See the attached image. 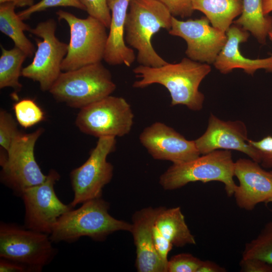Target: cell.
Listing matches in <instances>:
<instances>
[{
	"mask_svg": "<svg viewBox=\"0 0 272 272\" xmlns=\"http://www.w3.org/2000/svg\"><path fill=\"white\" fill-rule=\"evenodd\" d=\"M194 11L203 13L212 25L226 32L239 16L243 7L242 0H192Z\"/></svg>",
	"mask_w": 272,
	"mask_h": 272,
	"instance_id": "21",
	"label": "cell"
},
{
	"mask_svg": "<svg viewBox=\"0 0 272 272\" xmlns=\"http://www.w3.org/2000/svg\"><path fill=\"white\" fill-rule=\"evenodd\" d=\"M210 23L206 16L186 21L172 16L168 33L186 42L185 53L188 58L200 62L214 63L227 37L226 32L211 26Z\"/></svg>",
	"mask_w": 272,
	"mask_h": 272,
	"instance_id": "13",
	"label": "cell"
},
{
	"mask_svg": "<svg viewBox=\"0 0 272 272\" xmlns=\"http://www.w3.org/2000/svg\"><path fill=\"white\" fill-rule=\"evenodd\" d=\"M56 14L58 19L66 22L70 31L67 52L61 64L62 71L101 62L108 38L105 25L90 16L82 19L62 10L58 11Z\"/></svg>",
	"mask_w": 272,
	"mask_h": 272,
	"instance_id": "6",
	"label": "cell"
},
{
	"mask_svg": "<svg viewBox=\"0 0 272 272\" xmlns=\"http://www.w3.org/2000/svg\"><path fill=\"white\" fill-rule=\"evenodd\" d=\"M172 15L158 0H130L125 28V41L138 51L141 65L159 67L168 63L154 49L152 39L162 28L169 30Z\"/></svg>",
	"mask_w": 272,
	"mask_h": 272,
	"instance_id": "3",
	"label": "cell"
},
{
	"mask_svg": "<svg viewBox=\"0 0 272 272\" xmlns=\"http://www.w3.org/2000/svg\"><path fill=\"white\" fill-rule=\"evenodd\" d=\"M211 71L209 64L189 58L159 67L140 64L133 70L140 80L132 86L144 88L154 84H160L169 91L172 106L182 105L191 110L199 111L203 107L205 95L199 91V86Z\"/></svg>",
	"mask_w": 272,
	"mask_h": 272,
	"instance_id": "1",
	"label": "cell"
},
{
	"mask_svg": "<svg viewBox=\"0 0 272 272\" xmlns=\"http://www.w3.org/2000/svg\"><path fill=\"white\" fill-rule=\"evenodd\" d=\"M15 8L12 3L1 4L0 31L9 37L13 41L15 46L23 51L27 57H32L35 48L24 33L25 31L29 32L31 28L16 13Z\"/></svg>",
	"mask_w": 272,
	"mask_h": 272,
	"instance_id": "23",
	"label": "cell"
},
{
	"mask_svg": "<svg viewBox=\"0 0 272 272\" xmlns=\"http://www.w3.org/2000/svg\"><path fill=\"white\" fill-rule=\"evenodd\" d=\"M242 258H257L272 264V221L267 222L257 237L245 244Z\"/></svg>",
	"mask_w": 272,
	"mask_h": 272,
	"instance_id": "25",
	"label": "cell"
},
{
	"mask_svg": "<svg viewBox=\"0 0 272 272\" xmlns=\"http://www.w3.org/2000/svg\"><path fill=\"white\" fill-rule=\"evenodd\" d=\"M226 269L214 262L202 261L197 272H225Z\"/></svg>",
	"mask_w": 272,
	"mask_h": 272,
	"instance_id": "35",
	"label": "cell"
},
{
	"mask_svg": "<svg viewBox=\"0 0 272 272\" xmlns=\"http://www.w3.org/2000/svg\"><path fill=\"white\" fill-rule=\"evenodd\" d=\"M248 142L257 152L259 164L264 168H272V136L267 135L257 141L249 140Z\"/></svg>",
	"mask_w": 272,
	"mask_h": 272,
	"instance_id": "31",
	"label": "cell"
},
{
	"mask_svg": "<svg viewBox=\"0 0 272 272\" xmlns=\"http://www.w3.org/2000/svg\"><path fill=\"white\" fill-rule=\"evenodd\" d=\"M154 243L162 260L167 263L173 247L196 244L180 207H160L153 227Z\"/></svg>",
	"mask_w": 272,
	"mask_h": 272,
	"instance_id": "18",
	"label": "cell"
},
{
	"mask_svg": "<svg viewBox=\"0 0 272 272\" xmlns=\"http://www.w3.org/2000/svg\"><path fill=\"white\" fill-rule=\"evenodd\" d=\"M12 3L16 7H30L34 4V0H0V4Z\"/></svg>",
	"mask_w": 272,
	"mask_h": 272,
	"instance_id": "36",
	"label": "cell"
},
{
	"mask_svg": "<svg viewBox=\"0 0 272 272\" xmlns=\"http://www.w3.org/2000/svg\"><path fill=\"white\" fill-rule=\"evenodd\" d=\"M13 110L18 123L27 128L44 120L43 111L34 100L23 99L13 105Z\"/></svg>",
	"mask_w": 272,
	"mask_h": 272,
	"instance_id": "26",
	"label": "cell"
},
{
	"mask_svg": "<svg viewBox=\"0 0 272 272\" xmlns=\"http://www.w3.org/2000/svg\"><path fill=\"white\" fill-rule=\"evenodd\" d=\"M240 266L244 272H272V264L257 258H242Z\"/></svg>",
	"mask_w": 272,
	"mask_h": 272,
	"instance_id": "33",
	"label": "cell"
},
{
	"mask_svg": "<svg viewBox=\"0 0 272 272\" xmlns=\"http://www.w3.org/2000/svg\"><path fill=\"white\" fill-rule=\"evenodd\" d=\"M248 140L247 127L243 122L224 121L211 113L206 130L194 142L200 155L218 150H235L259 163L257 152Z\"/></svg>",
	"mask_w": 272,
	"mask_h": 272,
	"instance_id": "15",
	"label": "cell"
},
{
	"mask_svg": "<svg viewBox=\"0 0 272 272\" xmlns=\"http://www.w3.org/2000/svg\"><path fill=\"white\" fill-rule=\"evenodd\" d=\"M116 86L101 62L62 72L48 92L58 102L81 109L111 95Z\"/></svg>",
	"mask_w": 272,
	"mask_h": 272,
	"instance_id": "4",
	"label": "cell"
},
{
	"mask_svg": "<svg viewBox=\"0 0 272 272\" xmlns=\"http://www.w3.org/2000/svg\"><path fill=\"white\" fill-rule=\"evenodd\" d=\"M234 164L230 151L215 150L186 162L173 164L160 176L159 183L165 190H171L190 182L219 181L231 196L237 186L233 180Z\"/></svg>",
	"mask_w": 272,
	"mask_h": 272,
	"instance_id": "5",
	"label": "cell"
},
{
	"mask_svg": "<svg viewBox=\"0 0 272 272\" xmlns=\"http://www.w3.org/2000/svg\"><path fill=\"white\" fill-rule=\"evenodd\" d=\"M268 37L272 43V30L269 33Z\"/></svg>",
	"mask_w": 272,
	"mask_h": 272,
	"instance_id": "38",
	"label": "cell"
},
{
	"mask_svg": "<svg viewBox=\"0 0 272 272\" xmlns=\"http://www.w3.org/2000/svg\"><path fill=\"white\" fill-rule=\"evenodd\" d=\"M60 178L55 170L50 169L44 182L24 191L21 198L25 207V227L49 235L58 219L73 209L56 194L54 185Z\"/></svg>",
	"mask_w": 272,
	"mask_h": 272,
	"instance_id": "12",
	"label": "cell"
},
{
	"mask_svg": "<svg viewBox=\"0 0 272 272\" xmlns=\"http://www.w3.org/2000/svg\"><path fill=\"white\" fill-rule=\"evenodd\" d=\"M202 262L190 253H180L168 259L167 272H197Z\"/></svg>",
	"mask_w": 272,
	"mask_h": 272,
	"instance_id": "29",
	"label": "cell"
},
{
	"mask_svg": "<svg viewBox=\"0 0 272 272\" xmlns=\"http://www.w3.org/2000/svg\"><path fill=\"white\" fill-rule=\"evenodd\" d=\"M130 0H107L111 13L109 32L104 60L110 65L130 66L135 59L132 49L125 41V28Z\"/></svg>",
	"mask_w": 272,
	"mask_h": 272,
	"instance_id": "20",
	"label": "cell"
},
{
	"mask_svg": "<svg viewBox=\"0 0 272 272\" xmlns=\"http://www.w3.org/2000/svg\"><path fill=\"white\" fill-rule=\"evenodd\" d=\"M267 202H272V198H270V199H269L268 201H267Z\"/></svg>",
	"mask_w": 272,
	"mask_h": 272,
	"instance_id": "39",
	"label": "cell"
},
{
	"mask_svg": "<svg viewBox=\"0 0 272 272\" xmlns=\"http://www.w3.org/2000/svg\"><path fill=\"white\" fill-rule=\"evenodd\" d=\"M109 204L102 197L87 201L78 209L62 215L49 234L53 243H71L82 237L103 241L119 231H130L131 224L118 220L109 213Z\"/></svg>",
	"mask_w": 272,
	"mask_h": 272,
	"instance_id": "2",
	"label": "cell"
},
{
	"mask_svg": "<svg viewBox=\"0 0 272 272\" xmlns=\"http://www.w3.org/2000/svg\"><path fill=\"white\" fill-rule=\"evenodd\" d=\"M57 7H71L86 11L85 7L80 0H41L26 9L20 11L18 14L23 20H25L29 19L31 16L35 13Z\"/></svg>",
	"mask_w": 272,
	"mask_h": 272,
	"instance_id": "28",
	"label": "cell"
},
{
	"mask_svg": "<svg viewBox=\"0 0 272 272\" xmlns=\"http://www.w3.org/2000/svg\"><path fill=\"white\" fill-rule=\"evenodd\" d=\"M1 48L0 88L10 87L19 91L22 88L19 82L22 66L27 56L16 46L12 49H7L1 45Z\"/></svg>",
	"mask_w": 272,
	"mask_h": 272,
	"instance_id": "24",
	"label": "cell"
},
{
	"mask_svg": "<svg viewBox=\"0 0 272 272\" xmlns=\"http://www.w3.org/2000/svg\"><path fill=\"white\" fill-rule=\"evenodd\" d=\"M165 5L174 17H188L194 10L192 0H158Z\"/></svg>",
	"mask_w": 272,
	"mask_h": 272,
	"instance_id": "32",
	"label": "cell"
},
{
	"mask_svg": "<svg viewBox=\"0 0 272 272\" xmlns=\"http://www.w3.org/2000/svg\"><path fill=\"white\" fill-rule=\"evenodd\" d=\"M86 8L89 16H92L109 28L111 21V13L107 0H80Z\"/></svg>",
	"mask_w": 272,
	"mask_h": 272,
	"instance_id": "30",
	"label": "cell"
},
{
	"mask_svg": "<svg viewBox=\"0 0 272 272\" xmlns=\"http://www.w3.org/2000/svg\"><path fill=\"white\" fill-rule=\"evenodd\" d=\"M242 1L240 16L233 23L249 31L259 43L265 44L272 30V17L264 14L262 0Z\"/></svg>",
	"mask_w": 272,
	"mask_h": 272,
	"instance_id": "22",
	"label": "cell"
},
{
	"mask_svg": "<svg viewBox=\"0 0 272 272\" xmlns=\"http://www.w3.org/2000/svg\"><path fill=\"white\" fill-rule=\"evenodd\" d=\"M139 140L156 160L180 164L200 155L194 140H187L172 127L161 122L145 127L139 135Z\"/></svg>",
	"mask_w": 272,
	"mask_h": 272,
	"instance_id": "14",
	"label": "cell"
},
{
	"mask_svg": "<svg viewBox=\"0 0 272 272\" xmlns=\"http://www.w3.org/2000/svg\"><path fill=\"white\" fill-rule=\"evenodd\" d=\"M116 145V138H98L88 159L71 172L70 177L74 197L70 205L72 208L102 197L103 188L113 177V167L107 158L115 151Z\"/></svg>",
	"mask_w": 272,
	"mask_h": 272,
	"instance_id": "9",
	"label": "cell"
},
{
	"mask_svg": "<svg viewBox=\"0 0 272 272\" xmlns=\"http://www.w3.org/2000/svg\"><path fill=\"white\" fill-rule=\"evenodd\" d=\"M263 13L268 15L272 12V0H262Z\"/></svg>",
	"mask_w": 272,
	"mask_h": 272,
	"instance_id": "37",
	"label": "cell"
},
{
	"mask_svg": "<svg viewBox=\"0 0 272 272\" xmlns=\"http://www.w3.org/2000/svg\"><path fill=\"white\" fill-rule=\"evenodd\" d=\"M18 122L7 111H0V146L7 152L14 140L22 133L18 128Z\"/></svg>",
	"mask_w": 272,
	"mask_h": 272,
	"instance_id": "27",
	"label": "cell"
},
{
	"mask_svg": "<svg viewBox=\"0 0 272 272\" xmlns=\"http://www.w3.org/2000/svg\"><path fill=\"white\" fill-rule=\"evenodd\" d=\"M160 207H149L136 212L132 217L131 233L136 248L135 267L139 272H167L155 247L153 227Z\"/></svg>",
	"mask_w": 272,
	"mask_h": 272,
	"instance_id": "17",
	"label": "cell"
},
{
	"mask_svg": "<svg viewBox=\"0 0 272 272\" xmlns=\"http://www.w3.org/2000/svg\"><path fill=\"white\" fill-rule=\"evenodd\" d=\"M234 173L239 185L233 195L240 208L251 211L272 198V171L265 170L252 159L240 158L235 162Z\"/></svg>",
	"mask_w": 272,
	"mask_h": 272,
	"instance_id": "16",
	"label": "cell"
},
{
	"mask_svg": "<svg viewBox=\"0 0 272 272\" xmlns=\"http://www.w3.org/2000/svg\"><path fill=\"white\" fill-rule=\"evenodd\" d=\"M56 23L49 19L39 23L29 32L42 38L37 39V48L32 62L22 69L21 76L38 82L42 91H49L57 80L61 64L68 48V44L55 36Z\"/></svg>",
	"mask_w": 272,
	"mask_h": 272,
	"instance_id": "11",
	"label": "cell"
},
{
	"mask_svg": "<svg viewBox=\"0 0 272 272\" xmlns=\"http://www.w3.org/2000/svg\"><path fill=\"white\" fill-rule=\"evenodd\" d=\"M49 235L16 223L0 224V258L24 264L32 272L42 271L57 253Z\"/></svg>",
	"mask_w": 272,
	"mask_h": 272,
	"instance_id": "7",
	"label": "cell"
},
{
	"mask_svg": "<svg viewBox=\"0 0 272 272\" xmlns=\"http://www.w3.org/2000/svg\"><path fill=\"white\" fill-rule=\"evenodd\" d=\"M1 272H32L27 266L11 260L0 258Z\"/></svg>",
	"mask_w": 272,
	"mask_h": 272,
	"instance_id": "34",
	"label": "cell"
},
{
	"mask_svg": "<svg viewBox=\"0 0 272 272\" xmlns=\"http://www.w3.org/2000/svg\"><path fill=\"white\" fill-rule=\"evenodd\" d=\"M133 118L127 101L111 95L80 109L75 124L83 133L98 138L122 137L130 132Z\"/></svg>",
	"mask_w": 272,
	"mask_h": 272,
	"instance_id": "8",
	"label": "cell"
},
{
	"mask_svg": "<svg viewBox=\"0 0 272 272\" xmlns=\"http://www.w3.org/2000/svg\"><path fill=\"white\" fill-rule=\"evenodd\" d=\"M226 42L217 56L214 64L224 74L235 69H241L251 75L260 69L272 72V55L261 59H250L243 56L239 50L240 44L247 41L248 31L235 24L231 25L226 32Z\"/></svg>",
	"mask_w": 272,
	"mask_h": 272,
	"instance_id": "19",
	"label": "cell"
},
{
	"mask_svg": "<svg viewBox=\"0 0 272 272\" xmlns=\"http://www.w3.org/2000/svg\"><path fill=\"white\" fill-rule=\"evenodd\" d=\"M43 131L40 127L31 133H21L12 144L6 161L1 165V182L19 197L26 189L41 184L46 178L34 155L35 144Z\"/></svg>",
	"mask_w": 272,
	"mask_h": 272,
	"instance_id": "10",
	"label": "cell"
}]
</instances>
